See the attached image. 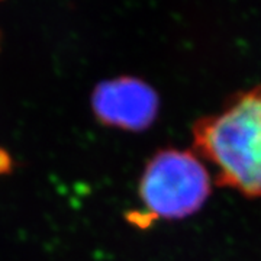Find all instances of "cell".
<instances>
[{
	"label": "cell",
	"instance_id": "cell-1",
	"mask_svg": "<svg viewBox=\"0 0 261 261\" xmlns=\"http://www.w3.org/2000/svg\"><path fill=\"white\" fill-rule=\"evenodd\" d=\"M192 138L219 186L261 197V86L235 93L219 112L196 121Z\"/></svg>",
	"mask_w": 261,
	"mask_h": 261
},
{
	"label": "cell",
	"instance_id": "cell-2",
	"mask_svg": "<svg viewBox=\"0 0 261 261\" xmlns=\"http://www.w3.org/2000/svg\"><path fill=\"white\" fill-rule=\"evenodd\" d=\"M212 193L206 166L189 149L164 148L148 160L140 178L142 214L130 215L135 224L155 219L177 221L199 212Z\"/></svg>",
	"mask_w": 261,
	"mask_h": 261
},
{
	"label": "cell",
	"instance_id": "cell-3",
	"mask_svg": "<svg viewBox=\"0 0 261 261\" xmlns=\"http://www.w3.org/2000/svg\"><path fill=\"white\" fill-rule=\"evenodd\" d=\"M92 109L96 119L106 126L142 132L157 121L160 96L147 82L122 75L94 87Z\"/></svg>",
	"mask_w": 261,
	"mask_h": 261
},
{
	"label": "cell",
	"instance_id": "cell-4",
	"mask_svg": "<svg viewBox=\"0 0 261 261\" xmlns=\"http://www.w3.org/2000/svg\"><path fill=\"white\" fill-rule=\"evenodd\" d=\"M10 167V160L8 154H5L2 149H0V173L6 171Z\"/></svg>",
	"mask_w": 261,
	"mask_h": 261
}]
</instances>
